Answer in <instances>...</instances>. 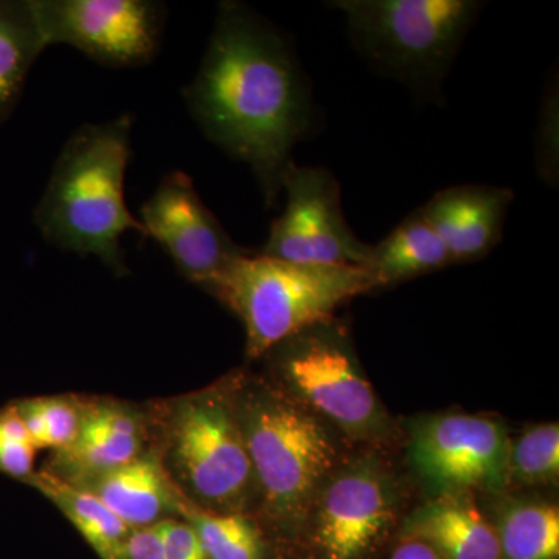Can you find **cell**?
Masks as SVG:
<instances>
[{
  "label": "cell",
  "instance_id": "cell-26",
  "mask_svg": "<svg viewBox=\"0 0 559 559\" xmlns=\"http://www.w3.org/2000/svg\"><path fill=\"white\" fill-rule=\"evenodd\" d=\"M165 559H210L186 521H160Z\"/></svg>",
  "mask_w": 559,
  "mask_h": 559
},
{
  "label": "cell",
  "instance_id": "cell-20",
  "mask_svg": "<svg viewBox=\"0 0 559 559\" xmlns=\"http://www.w3.org/2000/svg\"><path fill=\"white\" fill-rule=\"evenodd\" d=\"M28 481L66 514L98 557L123 559L124 543L132 530L95 492L50 474H33Z\"/></svg>",
  "mask_w": 559,
  "mask_h": 559
},
{
  "label": "cell",
  "instance_id": "cell-11",
  "mask_svg": "<svg viewBox=\"0 0 559 559\" xmlns=\"http://www.w3.org/2000/svg\"><path fill=\"white\" fill-rule=\"evenodd\" d=\"M33 7L47 46H70L116 69L156 58L167 14L151 0H33Z\"/></svg>",
  "mask_w": 559,
  "mask_h": 559
},
{
  "label": "cell",
  "instance_id": "cell-7",
  "mask_svg": "<svg viewBox=\"0 0 559 559\" xmlns=\"http://www.w3.org/2000/svg\"><path fill=\"white\" fill-rule=\"evenodd\" d=\"M510 440L506 425L488 415H425L412 419L407 428V465L429 498L506 495Z\"/></svg>",
  "mask_w": 559,
  "mask_h": 559
},
{
  "label": "cell",
  "instance_id": "cell-12",
  "mask_svg": "<svg viewBox=\"0 0 559 559\" xmlns=\"http://www.w3.org/2000/svg\"><path fill=\"white\" fill-rule=\"evenodd\" d=\"M146 237L154 238L180 274L212 293L231 263L246 253L201 200L193 180L173 171L140 210Z\"/></svg>",
  "mask_w": 559,
  "mask_h": 559
},
{
  "label": "cell",
  "instance_id": "cell-17",
  "mask_svg": "<svg viewBox=\"0 0 559 559\" xmlns=\"http://www.w3.org/2000/svg\"><path fill=\"white\" fill-rule=\"evenodd\" d=\"M92 492L131 530L150 527L160 522L171 506V491L159 463L153 457H139L95 477Z\"/></svg>",
  "mask_w": 559,
  "mask_h": 559
},
{
  "label": "cell",
  "instance_id": "cell-14",
  "mask_svg": "<svg viewBox=\"0 0 559 559\" xmlns=\"http://www.w3.org/2000/svg\"><path fill=\"white\" fill-rule=\"evenodd\" d=\"M401 536L428 544L441 559H502L491 518L471 495L429 498L406 518Z\"/></svg>",
  "mask_w": 559,
  "mask_h": 559
},
{
  "label": "cell",
  "instance_id": "cell-8",
  "mask_svg": "<svg viewBox=\"0 0 559 559\" xmlns=\"http://www.w3.org/2000/svg\"><path fill=\"white\" fill-rule=\"evenodd\" d=\"M170 452L180 480L202 509L242 513L255 495L234 395L200 393L180 403Z\"/></svg>",
  "mask_w": 559,
  "mask_h": 559
},
{
  "label": "cell",
  "instance_id": "cell-28",
  "mask_svg": "<svg viewBox=\"0 0 559 559\" xmlns=\"http://www.w3.org/2000/svg\"><path fill=\"white\" fill-rule=\"evenodd\" d=\"M390 559H441L428 544L418 539L403 538Z\"/></svg>",
  "mask_w": 559,
  "mask_h": 559
},
{
  "label": "cell",
  "instance_id": "cell-5",
  "mask_svg": "<svg viewBox=\"0 0 559 559\" xmlns=\"http://www.w3.org/2000/svg\"><path fill=\"white\" fill-rule=\"evenodd\" d=\"M280 389L342 440L364 448L389 443L393 419L360 366L347 326L330 318L299 331L267 356Z\"/></svg>",
  "mask_w": 559,
  "mask_h": 559
},
{
  "label": "cell",
  "instance_id": "cell-27",
  "mask_svg": "<svg viewBox=\"0 0 559 559\" xmlns=\"http://www.w3.org/2000/svg\"><path fill=\"white\" fill-rule=\"evenodd\" d=\"M123 559H165L160 522L150 527L132 530L124 543Z\"/></svg>",
  "mask_w": 559,
  "mask_h": 559
},
{
  "label": "cell",
  "instance_id": "cell-19",
  "mask_svg": "<svg viewBox=\"0 0 559 559\" xmlns=\"http://www.w3.org/2000/svg\"><path fill=\"white\" fill-rule=\"evenodd\" d=\"M502 559H558L559 509L540 498L500 495L492 518Z\"/></svg>",
  "mask_w": 559,
  "mask_h": 559
},
{
  "label": "cell",
  "instance_id": "cell-23",
  "mask_svg": "<svg viewBox=\"0 0 559 559\" xmlns=\"http://www.w3.org/2000/svg\"><path fill=\"white\" fill-rule=\"evenodd\" d=\"M36 447L14 406L0 409V473L13 479L28 480L33 476Z\"/></svg>",
  "mask_w": 559,
  "mask_h": 559
},
{
  "label": "cell",
  "instance_id": "cell-2",
  "mask_svg": "<svg viewBox=\"0 0 559 559\" xmlns=\"http://www.w3.org/2000/svg\"><path fill=\"white\" fill-rule=\"evenodd\" d=\"M131 114L73 131L55 162L35 221L44 240L79 255L97 257L114 274H127L121 238L142 223L124 201L131 159Z\"/></svg>",
  "mask_w": 559,
  "mask_h": 559
},
{
  "label": "cell",
  "instance_id": "cell-24",
  "mask_svg": "<svg viewBox=\"0 0 559 559\" xmlns=\"http://www.w3.org/2000/svg\"><path fill=\"white\" fill-rule=\"evenodd\" d=\"M35 403L46 425V448H55L61 452L68 450L79 436V411L64 400L36 399Z\"/></svg>",
  "mask_w": 559,
  "mask_h": 559
},
{
  "label": "cell",
  "instance_id": "cell-3",
  "mask_svg": "<svg viewBox=\"0 0 559 559\" xmlns=\"http://www.w3.org/2000/svg\"><path fill=\"white\" fill-rule=\"evenodd\" d=\"M234 403L261 509L275 524L299 527L344 459V440L278 385L255 382Z\"/></svg>",
  "mask_w": 559,
  "mask_h": 559
},
{
  "label": "cell",
  "instance_id": "cell-22",
  "mask_svg": "<svg viewBox=\"0 0 559 559\" xmlns=\"http://www.w3.org/2000/svg\"><path fill=\"white\" fill-rule=\"evenodd\" d=\"M510 487H554L559 477V426L543 423L510 440Z\"/></svg>",
  "mask_w": 559,
  "mask_h": 559
},
{
  "label": "cell",
  "instance_id": "cell-21",
  "mask_svg": "<svg viewBox=\"0 0 559 559\" xmlns=\"http://www.w3.org/2000/svg\"><path fill=\"white\" fill-rule=\"evenodd\" d=\"M210 559H264L260 528L245 513H218L194 503H178Z\"/></svg>",
  "mask_w": 559,
  "mask_h": 559
},
{
  "label": "cell",
  "instance_id": "cell-16",
  "mask_svg": "<svg viewBox=\"0 0 559 559\" xmlns=\"http://www.w3.org/2000/svg\"><path fill=\"white\" fill-rule=\"evenodd\" d=\"M142 432L130 412L100 406L81 417L79 436L62 451L70 468L83 476H103L139 457Z\"/></svg>",
  "mask_w": 559,
  "mask_h": 559
},
{
  "label": "cell",
  "instance_id": "cell-6",
  "mask_svg": "<svg viewBox=\"0 0 559 559\" xmlns=\"http://www.w3.org/2000/svg\"><path fill=\"white\" fill-rule=\"evenodd\" d=\"M360 53L381 72L428 95L441 81L479 11L469 0H340Z\"/></svg>",
  "mask_w": 559,
  "mask_h": 559
},
{
  "label": "cell",
  "instance_id": "cell-4",
  "mask_svg": "<svg viewBox=\"0 0 559 559\" xmlns=\"http://www.w3.org/2000/svg\"><path fill=\"white\" fill-rule=\"evenodd\" d=\"M371 290H377L373 278L364 267L318 266L242 253L212 293L241 319L246 355L259 359Z\"/></svg>",
  "mask_w": 559,
  "mask_h": 559
},
{
  "label": "cell",
  "instance_id": "cell-1",
  "mask_svg": "<svg viewBox=\"0 0 559 559\" xmlns=\"http://www.w3.org/2000/svg\"><path fill=\"white\" fill-rule=\"evenodd\" d=\"M183 97L207 139L248 164L274 204L290 153L312 121L310 84L288 40L249 7L219 3Z\"/></svg>",
  "mask_w": 559,
  "mask_h": 559
},
{
  "label": "cell",
  "instance_id": "cell-10",
  "mask_svg": "<svg viewBox=\"0 0 559 559\" xmlns=\"http://www.w3.org/2000/svg\"><path fill=\"white\" fill-rule=\"evenodd\" d=\"M282 190L286 191L285 212L272 224L263 255L290 263L367 270L371 246L348 226L333 173L290 162L283 173Z\"/></svg>",
  "mask_w": 559,
  "mask_h": 559
},
{
  "label": "cell",
  "instance_id": "cell-25",
  "mask_svg": "<svg viewBox=\"0 0 559 559\" xmlns=\"http://www.w3.org/2000/svg\"><path fill=\"white\" fill-rule=\"evenodd\" d=\"M558 95H549L544 106L543 119H540L538 140V167L546 180H557L558 171Z\"/></svg>",
  "mask_w": 559,
  "mask_h": 559
},
{
  "label": "cell",
  "instance_id": "cell-15",
  "mask_svg": "<svg viewBox=\"0 0 559 559\" xmlns=\"http://www.w3.org/2000/svg\"><path fill=\"white\" fill-rule=\"evenodd\" d=\"M450 264L447 246L418 209L401 221L384 240L371 246L367 271L373 278L374 289H381L444 270Z\"/></svg>",
  "mask_w": 559,
  "mask_h": 559
},
{
  "label": "cell",
  "instance_id": "cell-18",
  "mask_svg": "<svg viewBox=\"0 0 559 559\" xmlns=\"http://www.w3.org/2000/svg\"><path fill=\"white\" fill-rule=\"evenodd\" d=\"M47 47L33 0H0V124L16 109L28 73Z\"/></svg>",
  "mask_w": 559,
  "mask_h": 559
},
{
  "label": "cell",
  "instance_id": "cell-13",
  "mask_svg": "<svg viewBox=\"0 0 559 559\" xmlns=\"http://www.w3.org/2000/svg\"><path fill=\"white\" fill-rule=\"evenodd\" d=\"M513 191L491 186H457L439 191L419 207L454 263L487 257L502 240Z\"/></svg>",
  "mask_w": 559,
  "mask_h": 559
},
{
  "label": "cell",
  "instance_id": "cell-9",
  "mask_svg": "<svg viewBox=\"0 0 559 559\" xmlns=\"http://www.w3.org/2000/svg\"><path fill=\"white\" fill-rule=\"evenodd\" d=\"M403 488L378 448L344 457L319 489L308 514L325 559H362L399 521Z\"/></svg>",
  "mask_w": 559,
  "mask_h": 559
}]
</instances>
